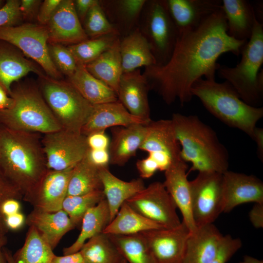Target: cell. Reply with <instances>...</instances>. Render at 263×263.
<instances>
[{
  "instance_id": "cell-13",
  "label": "cell",
  "mask_w": 263,
  "mask_h": 263,
  "mask_svg": "<svg viewBox=\"0 0 263 263\" xmlns=\"http://www.w3.org/2000/svg\"><path fill=\"white\" fill-rule=\"evenodd\" d=\"M147 132L139 150L147 152L165 171L173 163L182 159L181 147L176 139L171 119L152 120L147 124Z\"/></svg>"
},
{
  "instance_id": "cell-63",
  "label": "cell",
  "mask_w": 263,
  "mask_h": 263,
  "mask_svg": "<svg viewBox=\"0 0 263 263\" xmlns=\"http://www.w3.org/2000/svg\"></svg>"
},
{
  "instance_id": "cell-52",
  "label": "cell",
  "mask_w": 263,
  "mask_h": 263,
  "mask_svg": "<svg viewBox=\"0 0 263 263\" xmlns=\"http://www.w3.org/2000/svg\"><path fill=\"white\" fill-rule=\"evenodd\" d=\"M5 221L9 230H16L22 226L25 222V218L22 213L19 212L5 217Z\"/></svg>"
},
{
  "instance_id": "cell-42",
  "label": "cell",
  "mask_w": 263,
  "mask_h": 263,
  "mask_svg": "<svg viewBox=\"0 0 263 263\" xmlns=\"http://www.w3.org/2000/svg\"><path fill=\"white\" fill-rule=\"evenodd\" d=\"M51 58L58 70L68 77L71 76L78 65L67 47L50 43L48 45Z\"/></svg>"
},
{
  "instance_id": "cell-2",
  "label": "cell",
  "mask_w": 263,
  "mask_h": 263,
  "mask_svg": "<svg viewBox=\"0 0 263 263\" xmlns=\"http://www.w3.org/2000/svg\"><path fill=\"white\" fill-rule=\"evenodd\" d=\"M40 133L0 126V172L28 202L48 170Z\"/></svg>"
},
{
  "instance_id": "cell-1",
  "label": "cell",
  "mask_w": 263,
  "mask_h": 263,
  "mask_svg": "<svg viewBox=\"0 0 263 263\" xmlns=\"http://www.w3.org/2000/svg\"><path fill=\"white\" fill-rule=\"evenodd\" d=\"M247 41H239L227 34L222 9L197 28L178 35L169 60L161 65L145 67L143 74L150 89L154 90L168 105L178 99L183 105L193 97L191 88L198 79L215 80L223 54L239 56Z\"/></svg>"
},
{
  "instance_id": "cell-28",
  "label": "cell",
  "mask_w": 263,
  "mask_h": 263,
  "mask_svg": "<svg viewBox=\"0 0 263 263\" xmlns=\"http://www.w3.org/2000/svg\"><path fill=\"white\" fill-rule=\"evenodd\" d=\"M31 72L43 76L41 71L13 46L0 40V85L9 95L13 83Z\"/></svg>"
},
{
  "instance_id": "cell-22",
  "label": "cell",
  "mask_w": 263,
  "mask_h": 263,
  "mask_svg": "<svg viewBox=\"0 0 263 263\" xmlns=\"http://www.w3.org/2000/svg\"><path fill=\"white\" fill-rule=\"evenodd\" d=\"M147 130V124H140L112 128V138L108 148L110 164L123 166L135 156Z\"/></svg>"
},
{
  "instance_id": "cell-26",
  "label": "cell",
  "mask_w": 263,
  "mask_h": 263,
  "mask_svg": "<svg viewBox=\"0 0 263 263\" xmlns=\"http://www.w3.org/2000/svg\"><path fill=\"white\" fill-rule=\"evenodd\" d=\"M99 169L103 191L110 210L111 222L122 205L146 187L141 178L125 181L114 175L108 167H99Z\"/></svg>"
},
{
  "instance_id": "cell-21",
  "label": "cell",
  "mask_w": 263,
  "mask_h": 263,
  "mask_svg": "<svg viewBox=\"0 0 263 263\" xmlns=\"http://www.w3.org/2000/svg\"><path fill=\"white\" fill-rule=\"evenodd\" d=\"M148 123L129 113L117 100L94 105L90 115L81 130V133L88 136L93 133L105 132L109 128Z\"/></svg>"
},
{
  "instance_id": "cell-61",
  "label": "cell",
  "mask_w": 263,
  "mask_h": 263,
  "mask_svg": "<svg viewBox=\"0 0 263 263\" xmlns=\"http://www.w3.org/2000/svg\"><path fill=\"white\" fill-rule=\"evenodd\" d=\"M5 3V2L4 0H0V9L3 6Z\"/></svg>"
},
{
  "instance_id": "cell-15",
  "label": "cell",
  "mask_w": 263,
  "mask_h": 263,
  "mask_svg": "<svg viewBox=\"0 0 263 263\" xmlns=\"http://www.w3.org/2000/svg\"><path fill=\"white\" fill-rule=\"evenodd\" d=\"M223 177V212L244 203H263V183L255 176L227 170Z\"/></svg>"
},
{
  "instance_id": "cell-41",
  "label": "cell",
  "mask_w": 263,
  "mask_h": 263,
  "mask_svg": "<svg viewBox=\"0 0 263 263\" xmlns=\"http://www.w3.org/2000/svg\"><path fill=\"white\" fill-rule=\"evenodd\" d=\"M11 199L20 201L23 200V196L20 191L0 172V245L2 247H4L7 243L9 230L5 224L1 207L5 201Z\"/></svg>"
},
{
  "instance_id": "cell-32",
  "label": "cell",
  "mask_w": 263,
  "mask_h": 263,
  "mask_svg": "<svg viewBox=\"0 0 263 263\" xmlns=\"http://www.w3.org/2000/svg\"><path fill=\"white\" fill-rule=\"evenodd\" d=\"M110 221L109 208L106 199H104L86 212L82 219L80 234L74 243L64 248L63 255L79 252L89 239L103 232Z\"/></svg>"
},
{
  "instance_id": "cell-40",
  "label": "cell",
  "mask_w": 263,
  "mask_h": 263,
  "mask_svg": "<svg viewBox=\"0 0 263 263\" xmlns=\"http://www.w3.org/2000/svg\"><path fill=\"white\" fill-rule=\"evenodd\" d=\"M83 22V27L89 38L112 34L120 35L106 16L100 1L90 10Z\"/></svg>"
},
{
  "instance_id": "cell-58",
  "label": "cell",
  "mask_w": 263,
  "mask_h": 263,
  "mask_svg": "<svg viewBox=\"0 0 263 263\" xmlns=\"http://www.w3.org/2000/svg\"><path fill=\"white\" fill-rule=\"evenodd\" d=\"M2 250L7 263H15L12 252L7 248L3 247Z\"/></svg>"
},
{
  "instance_id": "cell-33",
  "label": "cell",
  "mask_w": 263,
  "mask_h": 263,
  "mask_svg": "<svg viewBox=\"0 0 263 263\" xmlns=\"http://www.w3.org/2000/svg\"><path fill=\"white\" fill-rule=\"evenodd\" d=\"M162 228H165L139 214L125 202L103 232L129 235Z\"/></svg>"
},
{
  "instance_id": "cell-27",
  "label": "cell",
  "mask_w": 263,
  "mask_h": 263,
  "mask_svg": "<svg viewBox=\"0 0 263 263\" xmlns=\"http://www.w3.org/2000/svg\"><path fill=\"white\" fill-rule=\"evenodd\" d=\"M227 24V34L239 41L251 37L257 19L251 2L246 0H222Z\"/></svg>"
},
{
  "instance_id": "cell-19",
  "label": "cell",
  "mask_w": 263,
  "mask_h": 263,
  "mask_svg": "<svg viewBox=\"0 0 263 263\" xmlns=\"http://www.w3.org/2000/svg\"><path fill=\"white\" fill-rule=\"evenodd\" d=\"M178 34L198 27L221 9L222 0H166Z\"/></svg>"
},
{
  "instance_id": "cell-45",
  "label": "cell",
  "mask_w": 263,
  "mask_h": 263,
  "mask_svg": "<svg viewBox=\"0 0 263 263\" xmlns=\"http://www.w3.org/2000/svg\"><path fill=\"white\" fill-rule=\"evenodd\" d=\"M61 0H45L40 6L37 15L38 21L45 25L60 3Z\"/></svg>"
},
{
  "instance_id": "cell-38",
  "label": "cell",
  "mask_w": 263,
  "mask_h": 263,
  "mask_svg": "<svg viewBox=\"0 0 263 263\" xmlns=\"http://www.w3.org/2000/svg\"><path fill=\"white\" fill-rule=\"evenodd\" d=\"M120 35L112 34L102 37L89 38L67 47L77 64L85 65L95 60L110 49L120 38Z\"/></svg>"
},
{
  "instance_id": "cell-48",
  "label": "cell",
  "mask_w": 263,
  "mask_h": 263,
  "mask_svg": "<svg viewBox=\"0 0 263 263\" xmlns=\"http://www.w3.org/2000/svg\"><path fill=\"white\" fill-rule=\"evenodd\" d=\"M87 155L91 162L98 167H108L110 156L108 150H89Z\"/></svg>"
},
{
  "instance_id": "cell-55",
  "label": "cell",
  "mask_w": 263,
  "mask_h": 263,
  "mask_svg": "<svg viewBox=\"0 0 263 263\" xmlns=\"http://www.w3.org/2000/svg\"><path fill=\"white\" fill-rule=\"evenodd\" d=\"M252 139L257 145V152L259 159L263 161V129L256 127Z\"/></svg>"
},
{
  "instance_id": "cell-53",
  "label": "cell",
  "mask_w": 263,
  "mask_h": 263,
  "mask_svg": "<svg viewBox=\"0 0 263 263\" xmlns=\"http://www.w3.org/2000/svg\"><path fill=\"white\" fill-rule=\"evenodd\" d=\"M20 201L11 199L5 201L1 207L2 213L4 217L19 212L20 208Z\"/></svg>"
},
{
  "instance_id": "cell-4",
  "label": "cell",
  "mask_w": 263,
  "mask_h": 263,
  "mask_svg": "<svg viewBox=\"0 0 263 263\" xmlns=\"http://www.w3.org/2000/svg\"><path fill=\"white\" fill-rule=\"evenodd\" d=\"M190 91L214 116L252 139L256 124L263 116L262 107L245 103L226 81L219 83L201 78L193 83Z\"/></svg>"
},
{
  "instance_id": "cell-39",
  "label": "cell",
  "mask_w": 263,
  "mask_h": 263,
  "mask_svg": "<svg viewBox=\"0 0 263 263\" xmlns=\"http://www.w3.org/2000/svg\"><path fill=\"white\" fill-rule=\"evenodd\" d=\"M105 199L103 190H97L84 194L68 195L64 199L62 209L77 226L81 223L86 212Z\"/></svg>"
},
{
  "instance_id": "cell-35",
  "label": "cell",
  "mask_w": 263,
  "mask_h": 263,
  "mask_svg": "<svg viewBox=\"0 0 263 263\" xmlns=\"http://www.w3.org/2000/svg\"><path fill=\"white\" fill-rule=\"evenodd\" d=\"M79 252L85 263H121L124 259L109 235L103 232L89 239Z\"/></svg>"
},
{
  "instance_id": "cell-47",
  "label": "cell",
  "mask_w": 263,
  "mask_h": 263,
  "mask_svg": "<svg viewBox=\"0 0 263 263\" xmlns=\"http://www.w3.org/2000/svg\"><path fill=\"white\" fill-rule=\"evenodd\" d=\"M90 149L108 150L110 140L105 132L93 133L87 136Z\"/></svg>"
},
{
  "instance_id": "cell-37",
  "label": "cell",
  "mask_w": 263,
  "mask_h": 263,
  "mask_svg": "<svg viewBox=\"0 0 263 263\" xmlns=\"http://www.w3.org/2000/svg\"><path fill=\"white\" fill-rule=\"evenodd\" d=\"M108 234L128 263H156L141 233L129 235Z\"/></svg>"
},
{
  "instance_id": "cell-30",
  "label": "cell",
  "mask_w": 263,
  "mask_h": 263,
  "mask_svg": "<svg viewBox=\"0 0 263 263\" xmlns=\"http://www.w3.org/2000/svg\"><path fill=\"white\" fill-rule=\"evenodd\" d=\"M120 38L108 50L85 65L94 76L113 89L117 94L123 73L120 53Z\"/></svg>"
},
{
  "instance_id": "cell-51",
  "label": "cell",
  "mask_w": 263,
  "mask_h": 263,
  "mask_svg": "<svg viewBox=\"0 0 263 263\" xmlns=\"http://www.w3.org/2000/svg\"><path fill=\"white\" fill-rule=\"evenodd\" d=\"M40 4V0H38L20 1L19 10L21 16L26 18L32 16L35 14Z\"/></svg>"
},
{
  "instance_id": "cell-34",
  "label": "cell",
  "mask_w": 263,
  "mask_h": 263,
  "mask_svg": "<svg viewBox=\"0 0 263 263\" xmlns=\"http://www.w3.org/2000/svg\"><path fill=\"white\" fill-rule=\"evenodd\" d=\"M97 190H103L99 167L91 162L87 153L73 167L67 196L84 194Z\"/></svg>"
},
{
  "instance_id": "cell-23",
  "label": "cell",
  "mask_w": 263,
  "mask_h": 263,
  "mask_svg": "<svg viewBox=\"0 0 263 263\" xmlns=\"http://www.w3.org/2000/svg\"><path fill=\"white\" fill-rule=\"evenodd\" d=\"M223 235L213 224L190 232L182 263H209L215 256Z\"/></svg>"
},
{
  "instance_id": "cell-7",
  "label": "cell",
  "mask_w": 263,
  "mask_h": 263,
  "mask_svg": "<svg viewBox=\"0 0 263 263\" xmlns=\"http://www.w3.org/2000/svg\"><path fill=\"white\" fill-rule=\"evenodd\" d=\"M41 77L40 91L61 128L81 133L94 105L69 81Z\"/></svg>"
},
{
  "instance_id": "cell-60",
  "label": "cell",
  "mask_w": 263,
  "mask_h": 263,
  "mask_svg": "<svg viewBox=\"0 0 263 263\" xmlns=\"http://www.w3.org/2000/svg\"><path fill=\"white\" fill-rule=\"evenodd\" d=\"M3 247L0 245V263H7L2 250Z\"/></svg>"
},
{
  "instance_id": "cell-29",
  "label": "cell",
  "mask_w": 263,
  "mask_h": 263,
  "mask_svg": "<svg viewBox=\"0 0 263 263\" xmlns=\"http://www.w3.org/2000/svg\"><path fill=\"white\" fill-rule=\"evenodd\" d=\"M146 2V0L100 1L106 16L120 35L121 32L127 35L137 28L135 25Z\"/></svg>"
},
{
  "instance_id": "cell-12",
  "label": "cell",
  "mask_w": 263,
  "mask_h": 263,
  "mask_svg": "<svg viewBox=\"0 0 263 263\" xmlns=\"http://www.w3.org/2000/svg\"><path fill=\"white\" fill-rule=\"evenodd\" d=\"M126 202L134 210L165 228H173L181 223L176 206L163 183L154 182Z\"/></svg>"
},
{
  "instance_id": "cell-62",
  "label": "cell",
  "mask_w": 263,
  "mask_h": 263,
  "mask_svg": "<svg viewBox=\"0 0 263 263\" xmlns=\"http://www.w3.org/2000/svg\"><path fill=\"white\" fill-rule=\"evenodd\" d=\"M121 263H128L127 261L124 259Z\"/></svg>"
},
{
  "instance_id": "cell-17",
  "label": "cell",
  "mask_w": 263,
  "mask_h": 263,
  "mask_svg": "<svg viewBox=\"0 0 263 263\" xmlns=\"http://www.w3.org/2000/svg\"><path fill=\"white\" fill-rule=\"evenodd\" d=\"M45 26L50 43L72 45L89 39L72 0H61Z\"/></svg>"
},
{
  "instance_id": "cell-54",
  "label": "cell",
  "mask_w": 263,
  "mask_h": 263,
  "mask_svg": "<svg viewBox=\"0 0 263 263\" xmlns=\"http://www.w3.org/2000/svg\"><path fill=\"white\" fill-rule=\"evenodd\" d=\"M84 260L79 252L63 255L55 256L50 263H84Z\"/></svg>"
},
{
  "instance_id": "cell-20",
  "label": "cell",
  "mask_w": 263,
  "mask_h": 263,
  "mask_svg": "<svg viewBox=\"0 0 263 263\" xmlns=\"http://www.w3.org/2000/svg\"><path fill=\"white\" fill-rule=\"evenodd\" d=\"M188 165L182 159L171 164L165 172L163 183L181 211L183 221L190 232L197 228L191 211L190 181L188 179Z\"/></svg>"
},
{
  "instance_id": "cell-10",
  "label": "cell",
  "mask_w": 263,
  "mask_h": 263,
  "mask_svg": "<svg viewBox=\"0 0 263 263\" xmlns=\"http://www.w3.org/2000/svg\"><path fill=\"white\" fill-rule=\"evenodd\" d=\"M223 173L200 172L190 181L191 211L196 226L213 224L223 209Z\"/></svg>"
},
{
  "instance_id": "cell-44",
  "label": "cell",
  "mask_w": 263,
  "mask_h": 263,
  "mask_svg": "<svg viewBox=\"0 0 263 263\" xmlns=\"http://www.w3.org/2000/svg\"><path fill=\"white\" fill-rule=\"evenodd\" d=\"M20 1L8 0L0 9V27L15 26L20 20L21 14L19 10Z\"/></svg>"
},
{
  "instance_id": "cell-11",
  "label": "cell",
  "mask_w": 263,
  "mask_h": 263,
  "mask_svg": "<svg viewBox=\"0 0 263 263\" xmlns=\"http://www.w3.org/2000/svg\"><path fill=\"white\" fill-rule=\"evenodd\" d=\"M41 144L48 169L63 170L74 167L87 154V136L61 129L44 134Z\"/></svg>"
},
{
  "instance_id": "cell-5",
  "label": "cell",
  "mask_w": 263,
  "mask_h": 263,
  "mask_svg": "<svg viewBox=\"0 0 263 263\" xmlns=\"http://www.w3.org/2000/svg\"><path fill=\"white\" fill-rule=\"evenodd\" d=\"M240 54L241 60L235 67L219 65L218 76L227 81L245 103L260 107L263 100V24L256 21Z\"/></svg>"
},
{
  "instance_id": "cell-57",
  "label": "cell",
  "mask_w": 263,
  "mask_h": 263,
  "mask_svg": "<svg viewBox=\"0 0 263 263\" xmlns=\"http://www.w3.org/2000/svg\"><path fill=\"white\" fill-rule=\"evenodd\" d=\"M257 20L263 24V0H257L251 2Z\"/></svg>"
},
{
  "instance_id": "cell-14",
  "label": "cell",
  "mask_w": 263,
  "mask_h": 263,
  "mask_svg": "<svg viewBox=\"0 0 263 263\" xmlns=\"http://www.w3.org/2000/svg\"><path fill=\"white\" fill-rule=\"evenodd\" d=\"M156 263H182L190 231L185 224L141 233Z\"/></svg>"
},
{
  "instance_id": "cell-43",
  "label": "cell",
  "mask_w": 263,
  "mask_h": 263,
  "mask_svg": "<svg viewBox=\"0 0 263 263\" xmlns=\"http://www.w3.org/2000/svg\"><path fill=\"white\" fill-rule=\"evenodd\" d=\"M239 238H235L230 235L223 236L218 250L209 263H226L242 247Z\"/></svg>"
},
{
  "instance_id": "cell-50",
  "label": "cell",
  "mask_w": 263,
  "mask_h": 263,
  "mask_svg": "<svg viewBox=\"0 0 263 263\" xmlns=\"http://www.w3.org/2000/svg\"><path fill=\"white\" fill-rule=\"evenodd\" d=\"M249 218L254 227L260 228L263 227V203H254L249 211Z\"/></svg>"
},
{
  "instance_id": "cell-24",
  "label": "cell",
  "mask_w": 263,
  "mask_h": 263,
  "mask_svg": "<svg viewBox=\"0 0 263 263\" xmlns=\"http://www.w3.org/2000/svg\"><path fill=\"white\" fill-rule=\"evenodd\" d=\"M25 223L34 227L53 250L63 236L76 226L62 209L49 212L33 209Z\"/></svg>"
},
{
  "instance_id": "cell-56",
  "label": "cell",
  "mask_w": 263,
  "mask_h": 263,
  "mask_svg": "<svg viewBox=\"0 0 263 263\" xmlns=\"http://www.w3.org/2000/svg\"><path fill=\"white\" fill-rule=\"evenodd\" d=\"M13 104V99L0 85V110L9 108Z\"/></svg>"
},
{
  "instance_id": "cell-8",
  "label": "cell",
  "mask_w": 263,
  "mask_h": 263,
  "mask_svg": "<svg viewBox=\"0 0 263 263\" xmlns=\"http://www.w3.org/2000/svg\"><path fill=\"white\" fill-rule=\"evenodd\" d=\"M0 40L20 49L37 62L49 77L58 79L61 74L49 52V35L45 25L27 23L0 27Z\"/></svg>"
},
{
  "instance_id": "cell-6",
  "label": "cell",
  "mask_w": 263,
  "mask_h": 263,
  "mask_svg": "<svg viewBox=\"0 0 263 263\" xmlns=\"http://www.w3.org/2000/svg\"><path fill=\"white\" fill-rule=\"evenodd\" d=\"M9 95L13 104L0 110V126L42 134L62 129L37 88L19 84L11 87Z\"/></svg>"
},
{
  "instance_id": "cell-49",
  "label": "cell",
  "mask_w": 263,
  "mask_h": 263,
  "mask_svg": "<svg viewBox=\"0 0 263 263\" xmlns=\"http://www.w3.org/2000/svg\"><path fill=\"white\" fill-rule=\"evenodd\" d=\"M74 2L76 14L81 22H82L90 10L99 1L97 0H75Z\"/></svg>"
},
{
  "instance_id": "cell-31",
  "label": "cell",
  "mask_w": 263,
  "mask_h": 263,
  "mask_svg": "<svg viewBox=\"0 0 263 263\" xmlns=\"http://www.w3.org/2000/svg\"><path fill=\"white\" fill-rule=\"evenodd\" d=\"M68 81L93 105L118 100L116 93L92 75L84 65L78 64Z\"/></svg>"
},
{
  "instance_id": "cell-46",
  "label": "cell",
  "mask_w": 263,
  "mask_h": 263,
  "mask_svg": "<svg viewBox=\"0 0 263 263\" xmlns=\"http://www.w3.org/2000/svg\"><path fill=\"white\" fill-rule=\"evenodd\" d=\"M136 166L142 179L149 178L158 170L157 164L148 156L145 158L138 160L136 162Z\"/></svg>"
},
{
  "instance_id": "cell-59",
  "label": "cell",
  "mask_w": 263,
  "mask_h": 263,
  "mask_svg": "<svg viewBox=\"0 0 263 263\" xmlns=\"http://www.w3.org/2000/svg\"><path fill=\"white\" fill-rule=\"evenodd\" d=\"M239 263H263V261L253 257L246 255L244 257L243 261Z\"/></svg>"
},
{
  "instance_id": "cell-9",
  "label": "cell",
  "mask_w": 263,
  "mask_h": 263,
  "mask_svg": "<svg viewBox=\"0 0 263 263\" xmlns=\"http://www.w3.org/2000/svg\"><path fill=\"white\" fill-rule=\"evenodd\" d=\"M144 26V30H140L150 46L156 65L165 64L171 56L179 35L166 0L147 1Z\"/></svg>"
},
{
  "instance_id": "cell-36",
  "label": "cell",
  "mask_w": 263,
  "mask_h": 263,
  "mask_svg": "<svg viewBox=\"0 0 263 263\" xmlns=\"http://www.w3.org/2000/svg\"><path fill=\"white\" fill-rule=\"evenodd\" d=\"M22 246L13 254L15 263H50L53 249L37 230L29 226Z\"/></svg>"
},
{
  "instance_id": "cell-3",
  "label": "cell",
  "mask_w": 263,
  "mask_h": 263,
  "mask_svg": "<svg viewBox=\"0 0 263 263\" xmlns=\"http://www.w3.org/2000/svg\"><path fill=\"white\" fill-rule=\"evenodd\" d=\"M170 119L181 147V157L191 164L188 172L223 173L228 170V152L210 126L195 115L175 113Z\"/></svg>"
},
{
  "instance_id": "cell-25",
  "label": "cell",
  "mask_w": 263,
  "mask_h": 263,
  "mask_svg": "<svg viewBox=\"0 0 263 263\" xmlns=\"http://www.w3.org/2000/svg\"><path fill=\"white\" fill-rule=\"evenodd\" d=\"M119 48L123 73L156 64L150 46L139 28L120 38Z\"/></svg>"
},
{
  "instance_id": "cell-16",
  "label": "cell",
  "mask_w": 263,
  "mask_h": 263,
  "mask_svg": "<svg viewBox=\"0 0 263 263\" xmlns=\"http://www.w3.org/2000/svg\"><path fill=\"white\" fill-rule=\"evenodd\" d=\"M73 167L47 170L28 202L33 209L49 212L62 209Z\"/></svg>"
},
{
  "instance_id": "cell-18",
  "label": "cell",
  "mask_w": 263,
  "mask_h": 263,
  "mask_svg": "<svg viewBox=\"0 0 263 263\" xmlns=\"http://www.w3.org/2000/svg\"><path fill=\"white\" fill-rule=\"evenodd\" d=\"M150 89L139 69L123 73L119 85L118 100L131 114L149 123L151 120L148 99Z\"/></svg>"
}]
</instances>
